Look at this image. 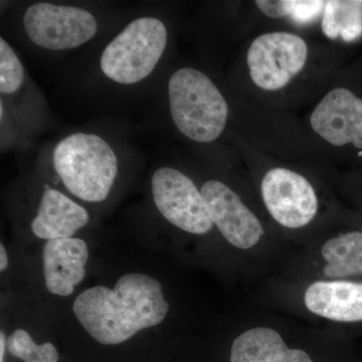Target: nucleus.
<instances>
[{"label": "nucleus", "mask_w": 362, "mask_h": 362, "mask_svg": "<svg viewBox=\"0 0 362 362\" xmlns=\"http://www.w3.org/2000/svg\"><path fill=\"white\" fill-rule=\"evenodd\" d=\"M326 1H302L292 0L289 18L299 23H310L315 20L318 14L323 13Z\"/></svg>", "instance_id": "6ab92c4d"}, {"label": "nucleus", "mask_w": 362, "mask_h": 362, "mask_svg": "<svg viewBox=\"0 0 362 362\" xmlns=\"http://www.w3.org/2000/svg\"><path fill=\"white\" fill-rule=\"evenodd\" d=\"M304 303L311 313L337 322L362 321V283L317 281L307 288Z\"/></svg>", "instance_id": "ddd939ff"}, {"label": "nucleus", "mask_w": 362, "mask_h": 362, "mask_svg": "<svg viewBox=\"0 0 362 362\" xmlns=\"http://www.w3.org/2000/svg\"><path fill=\"white\" fill-rule=\"evenodd\" d=\"M169 303L160 281L150 274L129 272L113 286L95 285L74 300L76 320L94 341L117 346L168 318Z\"/></svg>", "instance_id": "f257e3e1"}, {"label": "nucleus", "mask_w": 362, "mask_h": 362, "mask_svg": "<svg viewBox=\"0 0 362 362\" xmlns=\"http://www.w3.org/2000/svg\"><path fill=\"white\" fill-rule=\"evenodd\" d=\"M89 221L84 206L59 190L45 187L30 228L40 240L66 239L74 238Z\"/></svg>", "instance_id": "f8f14e48"}, {"label": "nucleus", "mask_w": 362, "mask_h": 362, "mask_svg": "<svg viewBox=\"0 0 362 362\" xmlns=\"http://www.w3.org/2000/svg\"><path fill=\"white\" fill-rule=\"evenodd\" d=\"M261 192L269 214L284 228H303L318 213L315 189L303 175L291 169H270L262 180Z\"/></svg>", "instance_id": "6e6552de"}, {"label": "nucleus", "mask_w": 362, "mask_h": 362, "mask_svg": "<svg viewBox=\"0 0 362 362\" xmlns=\"http://www.w3.org/2000/svg\"><path fill=\"white\" fill-rule=\"evenodd\" d=\"M7 349V338L4 331L0 332V362H4Z\"/></svg>", "instance_id": "412c9836"}, {"label": "nucleus", "mask_w": 362, "mask_h": 362, "mask_svg": "<svg viewBox=\"0 0 362 362\" xmlns=\"http://www.w3.org/2000/svg\"><path fill=\"white\" fill-rule=\"evenodd\" d=\"M7 267H8V256H7V252L4 244L0 245V271L4 273L6 271Z\"/></svg>", "instance_id": "aec40b11"}, {"label": "nucleus", "mask_w": 362, "mask_h": 362, "mask_svg": "<svg viewBox=\"0 0 362 362\" xmlns=\"http://www.w3.org/2000/svg\"><path fill=\"white\" fill-rule=\"evenodd\" d=\"M201 192L214 226L226 242L242 250L258 244L264 235L263 226L232 188L211 180L204 183Z\"/></svg>", "instance_id": "1a4fd4ad"}, {"label": "nucleus", "mask_w": 362, "mask_h": 362, "mask_svg": "<svg viewBox=\"0 0 362 362\" xmlns=\"http://www.w3.org/2000/svg\"><path fill=\"white\" fill-rule=\"evenodd\" d=\"M52 165L64 187L81 201H106L118 176V158L104 138L78 132L63 138L52 151Z\"/></svg>", "instance_id": "f03ea898"}, {"label": "nucleus", "mask_w": 362, "mask_h": 362, "mask_svg": "<svg viewBox=\"0 0 362 362\" xmlns=\"http://www.w3.org/2000/svg\"><path fill=\"white\" fill-rule=\"evenodd\" d=\"M42 259L47 291L56 296H71L86 277L89 247L78 238L45 240Z\"/></svg>", "instance_id": "9b49d317"}, {"label": "nucleus", "mask_w": 362, "mask_h": 362, "mask_svg": "<svg viewBox=\"0 0 362 362\" xmlns=\"http://www.w3.org/2000/svg\"><path fill=\"white\" fill-rule=\"evenodd\" d=\"M230 362H315L307 352L287 346L277 331L255 327L233 342Z\"/></svg>", "instance_id": "4468645a"}, {"label": "nucleus", "mask_w": 362, "mask_h": 362, "mask_svg": "<svg viewBox=\"0 0 362 362\" xmlns=\"http://www.w3.org/2000/svg\"><path fill=\"white\" fill-rule=\"evenodd\" d=\"M323 275L339 279L362 275V232H349L328 240L321 249Z\"/></svg>", "instance_id": "2eb2a0df"}, {"label": "nucleus", "mask_w": 362, "mask_h": 362, "mask_svg": "<svg viewBox=\"0 0 362 362\" xmlns=\"http://www.w3.org/2000/svg\"><path fill=\"white\" fill-rule=\"evenodd\" d=\"M308 45L299 35L286 32L264 33L252 40L247 54L250 77L269 92L285 88L304 70Z\"/></svg>", "instance_id": "423d86ee"}, {"label": "nucleus", "mask_w": 362, "mask_h": 362, "mask_svg": "<svg viewBox=\"0 0 362 362\" xmlns=\"http://www.w3.org/2000/svg\"><path fill=\"white\" fill-rule=\"evenodd\" d=\"M310 125L333 146L362 151V97L345 87L329 90L312 112Z\"/></svg>", "instance_id": "9d476101"}, {"label": "nucleus", "mask_w": 362, "mask_h": 362, "mask_svg": "<svg viewBox=\"0 0 362 362\" xmlns=\"http://www.w3.org/2000/svg\"><path fill=\"white\" fill-rule=\"evenodd\" d=\"M7 350L23 362H59L58 349L51 342L37 344L25 329H16L7 338Z\"/></svg>", "instance_id": "f3484780"}, {"label": "nucleus", "mask_w": 362, "mask_h": 362, "mask_svg": "<svg viewBox=\"0 0 362 362\" xmlns=\"http://www.w3.org/2000/svg\"><path fill=\"white\" fill-rule=\"evenodd\" d=\"M168 40V28L159 18H136L105 47L100 58L102 73L117 84L141 82L156 68Z\"/></svg>", "instance_id": "20e7f679"}, {"label": "nucleus", "mask_w": 362, "mask_h": 362, "mask_svg": "<svg viewBox=\"0 0 362 362\" xmlns=\"http://www.w3.org/2000/svg\"><path fill=\"white\" fill-rule=\"evenodd\" d=\"M171 118L178 131L194 142L216 141L225 130L228 105L206 74L181 68L168 81Z\"/></svg>", "instance_id": "7ed1b4c3"}, {"label": "nucleus", "mask_w": 362, "mask_h": 362, "mask_svg": "<svg viewBox=\"0 0 362 362\" xmlns=\"http://www.w3.org/2000/svg\"><path fill=\"white\" fill-rule=\"evenodd\" d=\"M151 194L159 213L175 228L197 235L213 230L201 190L178 169L157 168L151 177Z\"/></svg>", "instance_id": "0eeeda50"}, {"label": "nucleus", "mask_w": 362, "mask_h": 362, "mask_svg": "<svg viewBox=\"0 0 362 362\" xmlns=\"http://www.w3.org/2000/svg\"><path fill=\"white\" fill-rule=\"evenodd\" d=\"M25 81V70L13 47L4 37L0 39V93L13 95Z\"/></svg>", "instance_id": "a211bd4d"}, {"label": "nucleus", "mask_w": 362, "mask_h": 362, "mask_svg": "<svg viewBox=\"0 0 362 362\" xmlns=\"http://www.w3.org/2000/svg\"><path fill=\"white\" fill-rule=\"evenodd\" d=\"M321 26L331 40L356 42L362 37V1H326Z\"/></svg>", "instance_id": "dca6fc26"}, {"label": "nucleus", "mask_w": 362, "mask_h": 362, "mask_svg": "<svg viewBox=\"0 0 362 362\" xmlns=\"http://www.w3.org/2000/svg\"><path fill=\"white\" fill-rule=\"evenodd\" d=\"M23 30L30 42L49 51H66L87 44L98 32V21L78 6L37 2L26 8Z\"/></svg>", "instance_id": "39448f33"}]
</instances>
